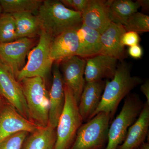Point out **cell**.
Listing matches in <instances>:
<instances>
[{"instance_id":"obj_1","label":"cell","mask_w":149,"mask_h":149,"mask_svg":"<svg viewBox=\"0 0 149 149\" xmlns=\"http://www.w3.org/2000/svg\"><path fill=\"white\" fill-rule=\"evenodd\" d=\"M142 83L140 77L131 75L129 65L121 62L117 65L113 78L106 82L101 101L91 119L101 112L109 113L111 118L113 117L123 99Z\"/></svg>"},{"instance_id":"obj_2","label":"cell","mask_w":149,"mask_h":149,"mask_svg":"<svg viewBox=\"0 0 149 149\" xmlns=\"http://www.w3.org/2000/svg\"><path fill=\"white\" fill-rule=\"evenodd\" d=\"M41 30L53 38L82 24L81 13L67 8L55 0L43 1L37 15Z\"/></svg>"},{"instance_id":"obj_3","label":"cell","mask_w":149,"mask_h":149,"mask_svg":"<svg viewBox=\"0 0 149 149\" xmlns=\"http://www.w3.org/2000/svg\"><path fill=\"white\" fill-rule=\"evenodd\" d=\"M27 103L29 120L38 127L49 123V95L42 77L25 78L19 82Z\"/></svg>"},{"instance_id":"obj_4","label":"cell","mask_w":149,"mask_h":149,"mask_svg":"<svg viewBox=\"0 0 149 149\" xmlns=\"http://www.w3.org/2000/svg\"><path fill=\"white\" fill-rule=\"evenodd\" d=\"M65 102L56 128V140L54 149H68L83 121L78 104L69 89L64 85Z\"/></svg>"},{"instance_id":"obj_5","label":"cell","mask_w":149,"mask_h":149,"mask_svg":"<svg viewBox=\"0 0 149 149\" xmlns=\"http://www.w3.org/2000/svg\"><path fill=\"white\" fill-rule=\"evenodd\" d=\"M53 38L41 30L37 45L28 54V61L16 77L20 82L25 78L36 77L46 80L54 63L50 56L51 43Z\"/></svg>"},{"instance_id":"obj_6","label":"cell","mask_w":149,"mask_h":149,"mask_svg":"<svg viewBox=\"0 0 149 149\" xmlns=\"http://www.w3.org/2000/svg\"><path fill=\"white\" fill-rule=\"evenodd\" d=\"M143 106L138 95L129 94L126 96L120 112L109 128L106 149H117L123 142L128 128L139 117Z\"/></svg>"},{"instance_id":"obj_7","label":"cell","mask_w":149,"mask_h":149,"mask_svg":"<svg viewBox=\"0 0 149 149\" xmlns=\"http://www.w3.org/2000/svg\"><path fill=\"white\" fill-rule=\"evenodd\" d=\"M109 113H99L77 130L71 149H98L107 137L110 120Z\"/></svg>"},{"instance_id":"obj_8","label":"cell","mask_w":149,"mask_h":149,"mask_svg":"<svg viewBox=\"0 0 149 149\" xmlns=\"http://www.w3.org/2000/svg\"><path fill=\"white\" fill-rule=\"evenodd\" d=\"M36 43V38L28 37L20 38L11 42L0 43V61L16 79L25 65L26 57Z\"/></svg>"},{"instance_id":"obj_9","label":"cell","mask_w":149,"mask_h":149,"mask_svg":"<svg viewBox=\"0 0 149 149\" xmlns=\"http://www.w3.org/2000/svg\"><path fill=\"white\" fill-rule=\"evenodd\" d=\"M39 127L22 116L13 106L0 95V142L17 132L33 133Z\"/></svg>"},{"instance_id":"obj_10","label":"cell","mask_w":149,"mask_h":149,"mask_svg":"<svg viewBox=\"0 0 149 149\" xmlns=\"http://www.w3.org/2000/svg\"><path fill=\"white\" fill-rule=\"evenodd\" d=\"M65 85L79 104L85 85L86 60L77 56L67 58L58 63Z\"/></svg>"},{"instance_id":"obj_11","label":"cell","mask_w":149,"mask_h":149,"mask_svg":"<svg viewBox=\"0 0 149 149\" xmlns=\"http://www.w3.org/2000/svg\"><path fill=\"white\" fill-rule=\"evenodd\" d=\"M0 95L13 106L22 116L29 120L27 103L21 84L1 61Z\"/></svg>"},{"instance_id":"obj_12","label":"cell","mask_w":149,"mask_h":149,"mask_svg":"<svg viewBox=\"0 0 149 149\" xmlns=\"http://www.w3.org/2000/svg\"><path fill=\"white\" fill-rule=\"evenodd\" d=\"M53 80L49 95L48 125L54 128L57 126L65 102L64 84L58 63H54Z\"/></svg>"},{"instance_id":"obj_13","label":"cell","mask_w":149,"mask_h":149,"mask_svg":"<svg viewBox=\"0 0 149 149\" xmlns=\"http://www.w3.org/2000/svg\"><path fill=\"white\" fill-rule=\"evenodd\" d=\"M85 60L84 77L86 83L113 78L118 65V61L116 58L100 54Z\"/></svg>"},{"instance_id":"obj_14","label":"cell","mask_w":149,"mask_h":149,"mask_svg":"<svg viewBox=\"0 0 149 149\" xmlns=\"http://www.w3.org/2000/svg\"><path fill=\"white\" fill-rule=\"evenodd\" d=\"M81 16L82 23L101 34L111 22L108 1L89 0Z\"/></svg>"},{"instance_id":"obj_15","label":"cell","mask_w":149,"mask_h":149,"mask_svg":"<svg viewBox=\"0 0 149 149\" xmlns=\"http://www.w3.org/2000/svg\"><path fill=\"white\" fill-rule=\"evenodd\" d=\"M126 32L122 24L111 22L101 34L102 45L101 54L114 58L123 61L126 57L125 47L121 44L123 35Z\"/></svg>"},{"instance_id":"obj_16","label":"cell","mask_w":149,"mask_h":149,"mask_svg":"<svg viewBox=\"0 0 149 149\" xmlns=\"http://www.w3.org/2000/svg\"><path fill=\"white\" fill-rule=\"evenodd\" d=\"M105 83L104 80L85 82L78 107L83 120H89L101 100Z\"/></svg>"},{"instance_id":"obj_17","label":"cell","mask_w":149,"mask_h":149,"mask_svg":"<svg viewBox=\"0 0 149 149\" xmlns=\"http://www.w3.org/2000/svg\"><path fill=\"white\" fill-rule=\"evenodd\" d=\"M149 127V104L146 102L138 118L128 128L123 143L117 149H137L146 140Z\"/></svg>"},{"instance_id":"obj_18","label":"cell","mask_w":149,"mask_h":149,"mask_svg":"<svg viewBox=\"0 0 149 149\" xmlns=\"http://www.w3.org/2000/svg\"><path fill=\"white\" fill-rule=\"evenodd\" d=\"M78 40L77 29H70L54 38L51 43L50 56L54 62L77 56Z\"/></svg>"},{"instance_id":"obj_19","label":"cell","mask_w":149,"mask_h":149,"mask_svg":"<svg viewBox=\"0 0 149 149\" xmlns=\"http://www.w3.org/2000/svg\"><path fill=\"white\" fill-rule=\"evenodd\" d=\"M78 49L77 56L84 59L90 58L102 53L101 34L82 23L77 29Z\"/></svg>"},{"instance_id":"obj_20","label":"cell","mask_w":149,"mask_h":149,"mask_svg":"<svg viewBox=\"0 0 149 149\" xmlns=\"http://www.w3.org/2000/svg\"><path fill=\"white\" fill-rule=\"evenodd\" d=\"M56 140V128L49 125L39 127L28 135L22 149H54Z\"/></svg>"},{"instance_id":"obj_21","label":"cell","mask_w":149,"mask_h":149,"mask_svg":"<svg viewBox=\"0 0 149 149\" xmlns=\"http://www.w3.org/2000/svg\"><path fill=\"white\" fill-rule=\"evenodd\" d=\"M15 20L17 39L35 38L41 31L37 15L28 12L11 14Z\"/></svg>"},{"instance_id":"obj_22","label":"cell","mask_w":149,"mask_h":149,"mask_svg":"<svg viewBox=\"0 0 149 149\" xmlns=\"http://www.w3.org/2000/svg\"><path fill=\"white\" fill-rule=\"evenodd\" d=\"M108 3L111 22L123 25L140 8L138 1L134 2L131 0H110L108 1Z\"/></svg>"},{"instance_id":"obj_23","label":"cell","mask_w":149,"mask_h":149,"mask_svg":"<svg viewBox=\"0 0 149 149\" xmlns=\"http://www.w3.org/2000/svg\"><path fill=\"white\" fill-rule=\"evenodd\" d=\"M43 1L42 0H0L3 13L28 12L37 15Z\"/></svg>"},{"instance_id":"obj_24","label":"cell","mask_w":149,"mask_h":149,"mask_svg":"<svg viewBox=\"0 0 149 149\" xmlns=\"http://www.w3.org/2000/svg\"><path fill=\"white\" fill-rule=\"evenodd\" d=\"M17 40L16 25L13 15L3 13L0 16V43L11 42Z\"/></svg>"},{"instance_id":"obj_25","label":"cell","mask_w":149,"mask_h":149,"mask_svg":"<svg viewBox=\"0 0 149 149\" xmlns=\"http://www.w3.org/2000/svg\"><path fill=\"white\" fill-rule=\"evenodd\" d=\"M126 32L132 31L139 33L149 31V16L137 12L128 19L124 25Z\"/></svg>"},{"instance_id":"obj_26","label":"cell","mask_w":149,"mask_h":149,"mask_svg":"<svg viewBox=\"0 0 149 149\" xmlns=\"http://www.w3.org/2000/svg\"><path fill=\"white\" fill-rule=\"evenodd\" d=\"M29 133L26 131H20L7 137L0 142V149H22Z\"/></svg>"},{"instance_id":"obj_27","label":"cell","mask_w":149,"mask_h":149,"mask_svg":"<svg viewBox=\"0 0 149 149\" xmlns=\"http://www.w3.org/2000/svg\"><path fill=\"white\" fill-rule=\"evenodd\" d=\"M140 41V37L137 32L129 31L125 32L121 37V44L123 47L139 45Z\"/></svg>"},{"instance_id":"obj_28","label":"cell","mask_w":149,"mask_h":149,"mask_svg":"<svg viewBox=\"0 0 149 149\" xmlns=\"http://www.w3.org/2000/svg\"><path fill=\"white\" fill-rule=\"evenodd\" d=\"M89 0H62L61 2L67 8H72L76 11L82 12L87 6Z\"/></svg>"},{"instance_id":"obj_29","label":"cell","mask_w":149,"mask_h":149,"mask_svg":"<svg viewBox=\"0 0 149 149\" xmlns=\"http://www.w3.org/2000/svg\"><path fill=\"white\" fill-rule=\"evenodd\" d=\"M128 52L129 55L134 59L141 58L143 55V49L139 44L129 47Z\"/></svg>"},{"instance_id":"obj_30","label":"cell","mask_w":149,"mask_h":149,"mask_svg":"<svg viewBox=\"0 0 149 149\" xmlns=\"http://www.w3.org/2000/svg\"><path fill=\"white\" fill-rule=\"evenodd\" d=\"M141 91L146 98V102L149 104V81L147 80L141 86Z\"/></svg>"},{"instance_id":"obj_31","label":"cell","mask_w":149,"mask_h":149,"mask_svg":"<svg viewBox=\"0 0 149 149\" xmlns=\"http://www.w3.org/2000/svg\"><path fill=\"white\" fill-rule=\"evenodd\" d=\"M140 4V7L144 10H148L149 7V0H138Z\"/></svg>"},{"instance_id":"obj_32","label":"cell","mask_w":149,"mask_h":149,"mask_svg":"<svg viewBox=\"0 0 149 149\" xmlns=\"http://www.w3.org/2000/svg\"><path fill=\"white\" fill-rule=\"evenodd\" d=\"M140 146H141V149H149V145L148 143L144 142Z\"/></svg>"},{"instance_id":"obj_33","label":"cell","mask_w":149,"mask_h":149,"mask_svg":"<svg viewBox=\"0 0 149 149\" xmlns=\"http://www.w3.org/2000/svg\"><path fill=\"white\" fill-rule=\"evenodd\" d=\"M3 13V11L2 8L1 6V4H0V16H1V15Z\"/></svg>"},{"instance_id":"obj_34","label":"cell","mask_w":149,"mask_h":149,"mask_svg":"<svg viewBox=\"0 0 149 149\" xmlns=\"http://www.w3.org/2000/svg\"></svg>"}]
</instances>
